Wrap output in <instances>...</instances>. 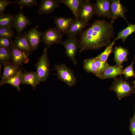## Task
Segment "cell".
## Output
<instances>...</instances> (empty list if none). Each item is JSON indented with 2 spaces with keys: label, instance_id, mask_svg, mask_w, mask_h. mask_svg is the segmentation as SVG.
<instances>
[{
  "label": "cell",
  "instance_id": "obj_1",
  "mask_svg": "<svg viewBox=\"0 0 135 135\" xmlns=\"http://www.w3.org/2000/svg\"><path fill=\"white\" fill-rule=\"evenodd\" d=\"M114 20H96L80 33L78 48L80 53L85 50H98L107 46L115 35Z\"/></svg>",
  "mask_w": 135,
  "mask_h": 135
},
{
  "label": "cell",
  "instance_id": "obj_2",
  "mask_svg": "<svg viewBox=\"0 0 135 135\" xmlns=\"http://www.w3.org/2000/svg\"><path fill=\"white\" fill-rule=\"evenodd\" d=\"M114 79L109 90L115 92L119 100L134 93L135 90L124 78L120 76Z\"/></svg>",
  "mask_w": 135,
  "mask_h": 135
},
{
  "label": "cell",
  "instance_id": "obj_3",
  "mask_svg": "<svg viewBox=\"0 0 135 135\" xmlns=\"http://www.w3.org/2000/svg\"><path fill=\"white\" fill-rule=\"evenodd\" d=\"M35 66L36 68L38 84L45 82L49 74L50 63L48 60L47 47L44 48L43 52Z\"/></svg>",
  "mask_w": 135,
  "mask_h": 135
},
{
  "label": "cell",
  "instance_id": "obj_4",
  "mask_svg": "<svg viewBox=\"0 0 135 135\" xmlns=\"http://www.w3.org/2000/svg\"><path fill=\"white\" fill-rule=\"evenodd\" d=\"M54 69L56 70L58 78L70 86L74 85L76 79L73 71L65 64H56Z\"/></svg>",
  "mask_w": 135,
  "mask_h": 135
},
{
  "label": "cell",
  "instance_id": "obj_5",
  "mask_svg": "<svg viewBox=\"0 0 135 135\" xmlns=\"http://www.w3.org/2000/svg\"><path fill=\"white\" fill-rule=\"evenodd\" d=\"M63 34L56 27H50L42 32V41L48 48L54 44H60Z\"/></svg>",
  "mask_w": 135,
  "mask_h": 135
},
{
  "label": "cell",
  "instance_id": "obj_6",
  "mask_svg": "<svg viewBox=\"0 0 135 135\" xmlns=\"http://www.w3.org/2000/svg\"><path fill=\"white\" fill-rule=\"evenodd\" d=\"M78 39L76 36L68 37L65 40L61 43L65 48V54L72 62L76 64L77 61L76 56L78 48Z\"/></svg>",
  "mask_w": 135,
  "mask_h": 135
},
{
  "label": "cell",
  "instance_id": "obj_7",
  "mask_svg": "<svg viewBox=\"0 0 135 135\" xmlns=\"http://www.w3.org/2000/svg\"><path fill=\"white\" fill-rule=\"evenodd\" d=\"M111 0H97L94 4L95 14L111 19Z\"/></svg>",
  "mask_w": 135,
  "mask_h": 135
},
{
  "label": "cell",
  "instance_id": "obj_8",
  "mask_svg": "<svg viewBox=\"0 0 135 135\" xmlns=\"http://www.w3.org/2000/svg\"><path fill=\"white\" fill-rule=\"evenodd\" d=\"M94 14V4L90 0H84L79 11V19L88 23Z\"/></svg>",
  "mask_w": 135,
  "mask_h": 135
},
{
  "label": "cell",
  "instance_id": "obj_9",
  "mask_svg": "<svg viewBox=\"0 0 135 135\" xmlns=\"http://www.w3.org/2000/svg\"><path fill=\"white\" fill-rule=\"evenodd\" d=\"M37 25L25 34L27 41L33 52L36 50L42 41V32L38 30Z\"/></svg>",
  "mask_w": 135,
  "mask_h": 135
},
{
  "label": "cell",
  "instance_id": "obj_10",
  "mask_svg": "<svg viewBox=\"0 0 135 135\" xmlns=\"http://www.w3.org/2000/svg\"><path fill=\"white\" fill-rule=\"evenodd\" d=\"M10 49L12 56L11 63L14 66L19 68L23 63L26 64L29 62L30 54L17 48L12 44Z\"/></svg>",
  "mask_w": 135,
  "mask_h": 135
},
{
  "label": "cell",
  "instance_id": "obj_11",
  "mask_svg": "<svg viewBox=\"0 0 135 135\" xmlns=\"http://www.w3.org/2000/svg\"><path fill=\"white\" fill-rule=\"evenodd\" d=\"M111 8L112 20H114L120 17L128 24H129L125 16L127 9L121 4L120 0H111Z\"/></svg>",
  "mask_w": 135,
  "mask_h": 135
},
{
  "label": "cell",
  "instance_id": "obj_12",
  "mask_svg": "<svg viewBox=\"0 0 135 135\" xmlns=\"http://www.w3.org/2000/svg\"><path fill=\"white\" fill-rule=\"evenodd\" d=\"M31 23L30 19L20 10L15 15L12 26L15 28L18 34L20 35L27 26Z\"/></svg>",
  "mask_w": 135,
  "mask_h": 135
},
{
  "label": "cell",
  "instance_id": "obj_13",
  "mask_svg": "<svg viewBox=\"0 0 135 135\" xmlns=\"http://www.w3.org/2000/svg\"><path fill=\"white\" fill-rule=\"evenodd\" d=\"M124 70L122 66H111L109 64L100 74L99 78L104 80L108 78L114 79L118 76L123 74Z\"/></svg>",
  "mask_w": 135,
  "mask_h": 135
},
{
  "label": "cell",
  "instance_id": "obj_14",
  "mask_svg": "<svg viewBox=\"0 0 135 135\" xmlns=\"http://www.w3.org/2000/svg\"><path fill=\"white\" fill-rule=\"evenodd\" d=\"M60 4L59 0H41L37 12L40 15L49 14L59 7Z\"/></svg>",
  "mask_w": 135,
  "mask_h": 135
},
{
  "label": "cell",
  "instance_id": "obj_15",
  "mask_svg": "<svg viewBox=\"0 0 135 135\" xmlns=\"http://www.w3.org/2000/svg\"><path fill=\"white\" fill-rule=\"evenodd\" d=\"M56 27L62 33L66 34L72 24L74 18L63 17L54 16Z\"/></svg>",
  "mask_w": 135,
  "mask_h": 135
},
{
  "label": "cell",
  "instance_id": "obj_16",
  "mask_svg": "<svg viewBox=\"0 0 135 135\" xmlns=\"http://www.w3.org/2000/svg\"><path fill=\"white\" fill-rule=\"evenodd\" d=\"M114 60L116 65L122 66V63L127 62L128 60V56L129 52L128 50L120 46H116L114 50Z\"/></svg>",
  "mask_w": 135,
  "mask_h": 135
},
{
  "label": "cell",
  "instance_id": "obj_17",
  "mask_svg": "<svg viewBox=\"0 0 135 135\" xmlns=\"http://www.w3.org/2000/svg\"><path fill=\"white\" fill-rule=\"evenodd\" d=\"M12 44L17 48L29 54L33 52L29 45L25 34L15 36L14 40L12 41Z\"/></svg>",
  "mask_w": 135,
  "mask_h": 135
},
{
  "label": "cell",
  "instance_id": "obj_18",
  "mask_svg": "<svg viewBox=\"0 0 135 135\" xmlns=\"http://www.w3.org/2000/svg\"><path fill=\"white\" fill-rule=\"evenodd\" d=\"M38 76L36 72H28L24 70L22 72L21 84L30 85L34 90L38 85Z\"/></svg>",
  "mask_w": 135,
  "mask_h": 135
},
{
  "label": "cell",
  "instance_id": "obj_19",
  "mask_svg": "<svg viewBox=\"0 0 135 135\" xmlns=\"http://www.w3.org/2000/svg\"><path fill=\"white\" fill-rule=\"evenodd\" d=\"M88 24L79 19H74L72 24L66 34L68 37L76 36L77 34L81 33L83 30Z\"/></svg>",
  "mask_w": 135,
  "mask_h": 135
},
{
  "label": "cell",
  "instance_id": "obj_20",
  "mask_svg": "<svg viewBox=\"0 0 135 135\" xmlns=\"http://www.w3.org/2000/svg\"><path fill=\"white\" fill-rule=\"evenodd\" d=\"M84 0H60V3L64 4L70 10L75 16V19L78 20V12L80 9Z\"/></svg>",
  "mask_w": 135,
  "mask_h": 135
},
{
  "label": "cell",
  "instance_id": "obj_21",
  "mask_svg": "<svg viewBox=\"0 0 135 135\" xmlns=\"http://www.w3.org/2000/svg\"><path fill=\"white\" fill-rule=\"evenodd\" d=\"M22 72L21 70L19 68L15 75L0 82V86L4 84H9L15 87L18 91L20 92V86L21 84Z\"/></svg>",
  "mask_w": 135,
  "mask_h": 135
},
{
  "label": "cell",
  "instance_id": "obj_22",
  "mask_svg": "<svg viewBox=\"0 0 135 135\" xmlns=\"http://www.w3.org/2000/svg\"><path fill=\"white\" fill-rule=\"evenodd\" d=\"M3 74L1 77L0 82L15 75L19 68L14 66L11 62H7L4 64Z\"/></svg>",
  "mask_w": 135,
  "mask_h": 135
},
{
  "label": "cell",
  "instance_id": "obj_23",
  "mask_svg": "<svg viewBox=\"0 0 135 135\" xmlns=\"http://www.w3.org/2000/svg\"><path fill=\"white\" fill-rule=\"evenodd\" d=\"M135 32V24H131L129 23L125 28L119 32L114 40L116 41L118 39H121L123 42H124L129 36Z\"/></svg>",
  "mask_w": 135,
  "mask_h": 135
},
{
  "label": "cell",
  "instance_id": "obj_24",
  "mask_svg": "<svg viewBox=\"0 0 135 135\" xmlns=\"http://www.w3.org/2000/svg\"><path fill=\"white\" fill-rule=\"evenodd\" d=\"M83 68L87 72L92 73L97 77V68L94 58L84 60L83 62Z\"/></svg>",
  "mask_w": 135,
  "mask_h": 135
},
{
  "label": "cell",
  "instance_id": "obj_25",
  "mask_svg": "<svg viewBox=\"0 0 135 135\" xmlns=\"http://www.w3.org/2000/svg\"><path fill=\"white\" fill-rule=\"evenodd\" d=\"M116 41L114 40L110 42L106 46L105 49L102 53L95 58L104 62L107 61L109 56L110 54L114 52L113 46Z\"/></svg>",
  "mask_w": 135,
  "mask_h": 135
},
{
  "label": "cell",
  "instance_id": "obj_26",
  "mask_svg": "<svg viewBox=\"0 0 135 135\" xmlns=\"http://www.w3.org/2000/svg\"><path fill=\"white\" fill-rule=\"evenodd\" d=\"M15 15L5 13L0 15V27H11Z\"/></svg>",
  "mask_w": 135,
  "mask_h": 135
},
{
  "label": "cell",
  "instance_id": "obj_27",
  "mask_svg": "<svg viewBox=\"0 0 135 135\" xmlns=\"http://www.w3.org/2000/svg\"><path fill=\"white\" fill-rule=\"evenodd\" d=\"M12 54L10 49L0 46V61L3 64L7 62H11Z\"/></svg>",
  "mask_w": 135,
  "mask_h": 135
},
{
  "label": "cell",
  "instance_id": "obj_28",
  "mask_svg": "<svg viewBox=\"0 0 135 135\" xmlns=\"http://www.w3.org/2000/svg\"><path fill=\"white\" fill-rule=\"evenodd\" d=\"M134 60V58L131 64L124 70L123 74L124 75V78L126 80L131 78L135 77V72L133 68Z\"/></svg>",
  "mask_w": 135,
  "mask_h": 135
},
{
  "label": "cell",
  "instance_id": "obj_29",
  "mask_svg": "<svg viewBox=\"0 0 135 135\" xmlns=\"http://www.w3.org/2000/svg\"><path fill=\"white\" fill-rule=\"evenodd\" d=\"M11 28L0 27V38H6L10 40L12 38L14 33Z\"/></svg>",
  "mask_w": 135,
  "mask_h": 135
},
{
  "label": "cell",
  "instance_id": "obj_30",
  "mask_svg": "<svg viewBox=\"0 0 135 135\" xmlns=\"http://www.w3.org/2000/svg\"><path fill=\"white\" fill-rule=\"evenodd\" d=\"M16 3L19 5L20 9L26 7H30L33 6H37L38 2L36 0H18L15 1Z\"/></svg>",
  "mask_w": 135,
  "mask_h": 135
},
{
  "label": "cell",
  "instance_id": "obj_31",
  "mask_svg": "<svg viewBox=\"0 0 135 135\" xmlns=\"http://www.w3.org/2000/svg\"><path fill=\"white\" fill-rule=\"evenodd\" d=\"M94 58L97 68L98 73L97 77L99 78L100 74L105 69L108 64L107 61L105 62H102L95 57Z\"/></svg>",
  "mask_w": 135,
  "mask_h": 135
},
{
  "label": "cell",
  "instance_id": "obj_32",
  "mask_svg": "<svg viewBox=\"0 0 135 135\" xmlns=\"http://www.w3.org/2000/svg\"><path fill=\"white\" fill-rule=\"evenodd\" d=\"M12 44L10 40L4 37L0 38V46L10 49Z\"/></svg>",
  "mask_w": 135,
  "mask_h": 135
},
{
  "label": "cell",
  "instance_id": "obj_33",
  "mask_svg": "<svg viewBox=\"0 0 135 135\" xmlns=\"http://www.w3.org/2000/svg\"><path fill=\"white\" fill-rule=\"evenodd\" d=\"M14 3H16L15 1L14 2H11L10 0H0V15L4 14L5 9L8 5Z\"/></svg>",
  "mask_w": 135,
  "mask_h": 135
},
{
  "label": "cell",
  "instance_id": "obj_34",
  "mask_svg": "<svg viewBox=\"0 0 135 135\" xmlns=\"http://www.w3.org/2000/svg\"><path fill=\"white\" fill-rule=\"evenodd\" d=\"M129 128L132 133V135H135V120H130Z\"/></svg>",
  "mask_w": 135,
  "mask_h": 135
},
{
  "label": "cell",
  "instance_id": "obj_35",
  "mask_svg": "<svg viewBox=\"0 0 135 135\" xmlns=\"http://www.w3.org/2000/svg\"><path fill=\"white\" fill-rule=\"evenodd\" d=\"M132 84H133V87L135 90V80H133L132 81Z\"/></svg>",
  "mask_w": 135,
  "mask_h": 135
},
{
  "label": "cell",
  "instance_id": "obj_36",
  "mask_svg": "<svg viewBox=\"0 0 135 135\" xmlns=\"http://www.w3.org/2000/svg\"><path fill=\"white\" fill-rule=\"evenodd\" d=\"M130 120L135 121V112H134V114L133 116V117L132 118H131Z\"/></svg>",
  "mask_w": 135,
  "mask_h": 135
},
{
  "label": "cell",
  "instance_id": "obj_37",
  "mask_svg": "<svg viewBox=\"0 0 135 135\" xmlns=\"http://www.w3.org/2000/svg\"><path fill=\"white\" fill-rule=\"evenodd\" d=\"M134 94H135V90L134 91Z\"/></svg>",
  "mask_w": 135,
  "mask_h": 135
}]
</instances>
